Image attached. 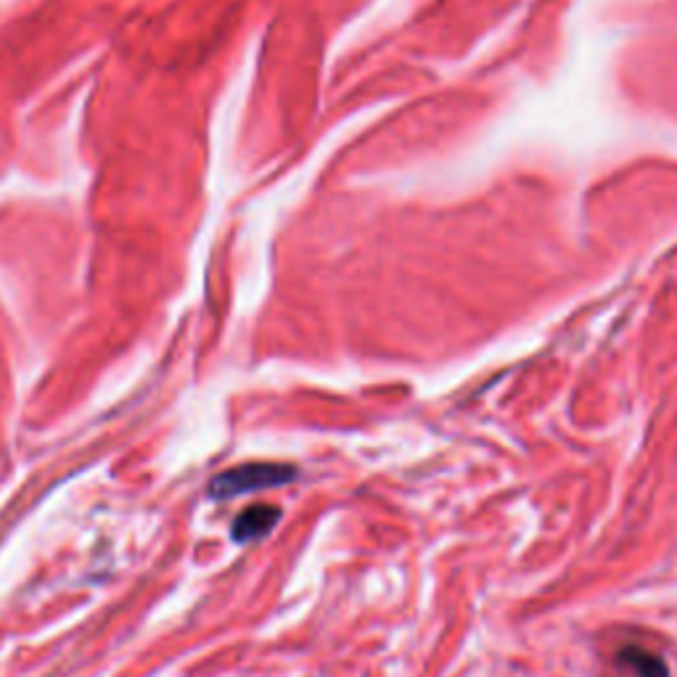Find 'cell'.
<instances>
[{
  "label": "cell",
  "mask_w": 677,
  "mask_h": 677,
  "mask_svg": "<svg viewBox=\"0 0 677 677\" xmlns=\"http://www.w3.org/2000/svg\"><path fill=\"white\" fill-rule=\"evenodd\" d=\"M294 479L296 468L289 463H241L210 482V495L218 501H228V497L257 493V489L283 487Z\"/></svg>",
  "instance_id": "obj_1"
},
{
  "label": "cell",
  "mask_w": 677,
  "mask_h": 677,
  "mask_svg": "<svg viewBox=\"0 0 677 677\" xmlns=\"http://www.w3.org/2000/svg\"><path fill=\"white\" fill-rule=\"evenodd\" d=\"M281 522V508L275 506H249L241 511L233 522V540L236 543H252L265 537L275 524Z\"/></svg>",
  "instance_id": "obj_2"
},
{
  "label": "cell",
  "mask_w": 677,
  "mask_h": 677,
  "mask_svg": "<svg viewBox=\"0 0 677 677\" xmlns=\"http://www.w3.org/2000/svg\"><path fill=\"white\" fill-rule=\"evenodd\" d=\"M619 661L638 673V677H669V669L659 656L640 646H627L619 651Z\"/></svg>",
  "instance_id": "obj_3"
}]
</instances>
